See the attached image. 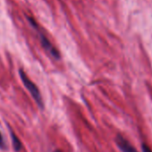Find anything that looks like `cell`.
<instances>
[{"label":"cell","instance_id":"cell-2","mask_svg":"<svg viewBox=\"0 0 152 152\" xmlns=\"http://www.w3.org/2000/svg\"><path fill=\"white\" fill-rule=\"evenodd\" d=\"M27 19H28V21L30 22V23L31 24V26L38 31L39 37V40H40V44H41L42 48H43L51 56H53V57L56 58V59H59V58H60V54H59V52H58V51L56 50V48L51 44V42L48 40V39L42 32L39 31V26H38V24L36 23L35 20H34L33 18H31V17H27Z\"/></svg>","mask_w":152,"mask_h":152},{"label":"cell","instance_id":"cell-1","mask_svg":"<svg viewBox=\"0 0 152 152\" xmlns=\"http://www.w3.org/2000/svg\"><path fill=\"white\" fill-rule=\"evenodd\" d=\"M19 75H20V78H21L24 87L31 93V97L33 98V99L35 100V102L37 103L40 109H43L44 108V102H43L40 91H39V88L37 87V85L30 80V78L27 76L26 72L22 68L19 69Z\"/></svg>","mask_w":152,"mask_h":152},{"label":"cell","instance_id":"cell-6","mask_svg":"<svg viewBox=\"0 0 152 152\" xmlns=\"http://www.w3.org/2000/svg\"><path fill=\"white\" fill-rule=\"evenodd\" d=\"M141 150L142 152H152L151 148H149V146L146 143H142L141 144Z\"/></svg>","mask_w":152,"mask_h":152},{"label":"cell","instance_id":"cell-5","mask_svg":"<svg viewBox=\"0 0 152 152\" xmlns=\"http://www.w3.org/2000/svg\"><path fill=\"white\" fill-rule=\"evenodd\" d=\"M0 149H3V150L7 149V143L5 141V139H4L1 132H0Z\"/></svg>","mask_w":152,"mask_h":152},{"label":"cell","instance_id":"cell-7","mask_svg":"<svg viewBox=\"0 0 152 152\" xmlns=\"http://www.w3.org/2000/svg\"><path fill=\"white\" fill-rule=\"evenodd\" d=\"M54 152H63V151H62L61 149H56V150H55Z\"/></svg>","mask_w":152,"mask_h":152},{"label":"cell","instance_id":"cell-3","mask_svg":"<svg viewBox=\"0 0 152 152\" xmlns=\"http://www.w3.org/2000/svg\"><path fill=\"white\" fill-rule=\"evenodd\" d=\"M115 144L122 152H138L137 149L121 134H117L115 139Z\"/></svg>","mask_w":152,"mask_h":152},{"label":"cell","instance_id":"cell-4","mask_svg":"<svg viewBox=\"0 0 152 152\" xmlns=\"http://www.w3.org/2000/svg\"><path fill=\"white\" fill-rule=\"evenodd\" d=\"M8 130H9V132H10V136H11V139H12V143H13V147H14L15 151V152L21 151V149L23 148V144H22L20 139L17 137V135L15 133V132L11 129L10 126H8Z\"/></svg>","mask_w":152,"mask_h":152}]
</instances>
